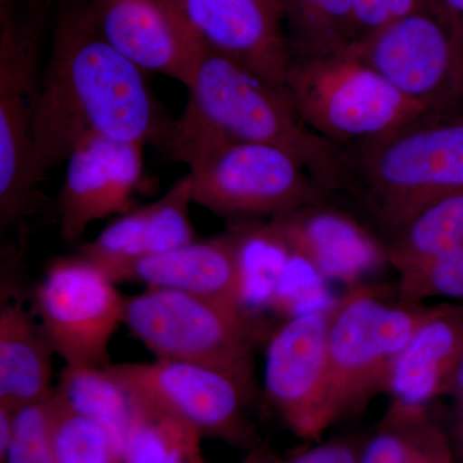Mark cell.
I'll use <instances>...</instances> for the list:
<instances>
[{
  "mask_svg": "<svg viewBox=\"0 0 463 463\" xmlns=\"http://www.w3.org/2000/svg\"><path fill=\"white\" fill-rule=\"evenodd\" d=\"M52 23L33 123L39 183L87 137L161 145L172 121L158 109L142 70L106 38L93 0H52Z\"/></svg>",
  "mask_w": 463,
  "mask_h": 463,
  "instance_id": "cell-1",
  "label": "cell"
},
{
  "mask_svg": "<svg viewBox=\"0 0 463 463\" xmlns=\"http://www.w3.org/2000/svg\"><path fill=\"white\" fill-rule=\"evenodd\" d=\"M53 346L16 291L2 292L0 404L12 410L41 403L53 392Z\"/></svg>",
  "mask_w": 463,
  "mask_h": 463,
  "instance_id": "cell-20",
  "label": "cell"
},
{
  "mask_svg": "<svg viewBox=\"0 0 463 463\" xmlns=\"http://www.w3.org/2000/svg\"><path fill=\"white\" fill-rule=\"evenodd\" d=\"M397 291L399 297L416 303L441 298L463 304V248L398 274Z\"/></svg>",
  "mask_w": 463,
  "mask_h": 463,
  "instance_id": "cell-27",
  "label": "cell"
},
{
  "mask_svg": "<svg viewBox=\"0 0 463 463\" xmlns=\"http://www.w3.org/2000/svg\"><path fill=\"white\" fill-rule=\"evenodd\" d=\"M429 0H356L354 43L381 26L413 14Z\"/></svg>",
  "mask_w": 463,
  "mask_h": 463,
  "instance_id": "cell-30",
  "label": "cell"
},
{
  "mask_svg": "<svg viewBox=\"0 0 463 463\" xmlns=\"http://www.w3.org/2000/svg\"><path fill=\"white\" fill-rule=\"evenodd\" d=\"M463 51V0H429Z\"/></svg>",
  "mask_w": 463,
  "mask_h": 463,
  "instance_id": "cell-32",
  "label": "cell"
},
{
  "mask_svg": "<svg viewBox=\"0 0 463 463\" xmlns=\"http://www.w3.org/2000/svg\"><path fill=\"white\" fill-rule=\"evenodd\" d=\"M349 194L389 239L435 201L463 194V116L425 115L344 147Z\"/></svg>",
  "mask_w": 463,
  "mask_h": 463,
  "instance_id": "cell-3",
  "label": "cell"
},
{
  "mask_svg": "<svg viewBox=\"0 0 463 463\" xmlns=\"http://www.w3.org/2000/svg\"><path fill=\"white\" fill-rule=\"evenodd\" d=\"M359 463H455L447 432L430 410L388 407L376 430L364 440Z\"/></svg>",
  "mask_w": 463,
  "mask_h": 463,
  "instance_id": "cell-23",
  "label": "cell"
},
{
  "mask_svg": "<svg viewBox=\"0 0 463 463\" xmlns=\"http://www.w3.org/2000/svg\"><path fill=\"white\" fill-rule=\"evenodd\" d=\"M364 439L337 437L310 443L297 452L282 455L261 440L245 453L243 463H359Z\"/></svg>",
  "mask_w": 463,
  "mask_h": 463,
  "instance_id": "cell-29",
  "label": "cell"
},
{
  "mask_svg": "<svg viewBox=\"0 0 463 463\" xmlns=\"http://www.w3.org/2000/svg\"><path fill=\"white\" fill-rule=\"evenodd\" d=\"M50 398L16 411L14 437L0 463H57L52 447Z\"/></svg>",
  "mask_w": 463,
  "mask_h": 463,
  "instance_id": "cell-28",
  "label": "cell"
},
{
  "mask_svg": "<svg viewBox=\"0 0 463 463\" xmlns=\"http://www.w3.org/2000/svg\"><path fill=\"white\" fill-rule=\"evenodd\" d=\"M428 307L362 282L347 288L330 310L326 412L330 428L364 412L390 377Z\"/></svg>",
  "mask_w": 463,
  "mask_h": 463,
  "instance_id": "cell-5",
  "label": "cell"
},
{
  "mask_svg": "<svg viewBox=\"0 0 463 463\" xmlns=\"http://www.w3.org/2000/svg\"><path fill=\"white\" fill-rule=\"evenodd\" d=\"M349 48L429 114H453L461 102L463 51L430 2L362 36Z\"/></svg>",
  "mask_w": 463,
  "mask_h": 463,
  "instance_id": "cell-9",
  "label": "cell"
},
{
  "mask_svg": "<svg viewBox=\"0 0 463 463\" xmlns=\"http://www.w3.org/2000/svg\"><path fill=\"white\" fill-rule=\"evenodd\" d=\"M292 251L325 279L347 288L388 264L386 246L364 222L328 199L315 201L270 219Z\"/></svg>",
  "mask_w": 463,
  "mask_h": 463,
  "instance_id": "cell-14",
  "label": "cell"
},
{
  "mask_svg": "<svg viewBox=\"0 0 463 463\" xmlns=\"http://www.w3.org/2000/svg\"><path fill=\"white\" fill-rule=\"evenodd\" d=\"M188 102L161 146L190 166L231 143H263L288 152L331 194L345 188L344 147L303 120L285 85L272 83L205 43L187 87Z\"/></svg>",
  "mask_w": 463,
  "mask_h": 463,
  "instance_id": "cell-2",
  "label": "cell"
},
{
  "mask_svg": "<svg viewBox=\"0 0 463 463\" xmlns=\"http://www.w3.org/2000/svg\"><path fill=\"white\" fill-rule=\"evenodd\" d=\"M331 307L289 317L268 337L264 397L291 434L321 441L330 428L326 412Z\"/></svg>",
  "mask_w": 463,
  "mask_h": 463,
  "instance_id": "cell-12",
  "label": "cell"
},
{
  "mask_svg": "<svg viewBox=\"0 0 463 463\" xmlns=\"http://www.w3.org/2000/svg\"><path fill=\"white\" fill-rule=\"evenodd\" d=\"M449 395H452L455 405H463V352L458 367L456 370L455 380H453Z\"/></svg>",
  "mask_w": 463,
  "mask_h": 463,
  "instance_id": "cell-34",
  "label": "cell"
},
{
  "mask_svg": "<svg viewBox=\"0 0 463 463\" xmlns=\"http://www.w3.org/2000/svg\"><path fill=\"white\" fill-rule=\"evenodd\" d=\"M143 147L105 136L83 139L66 161L58 194L61 239L83 240L94 222L123 215L134 207V194L143 178Z\"/></svg>",
  "mask_w": 463,
  "mask_h": 463,
  "instance_id": "cell-13",
  "label": "cell"
},
{
  "mask_svg": "<svg viewBox=\"0 0 463 463\" xmlns=\"http://www.w3.org/2000/svg\"><path fill=\"white\" fill-rule=\"evenodd\" d=\"M5 0H0V5H3V3H5Z\"/></svg>",
  "mask_w": 463,
  "mask_h": 463,
  "instance_id": "cell-35",
  "label": "cell"
},
{
  "mask_svg": "<svg viewBox=\"0 0 463 463\" xmlns=\"http://www.w3.org/2000/svg\"><path fill=\"white\" fill-rule=\"evenodd\" d=\"M124 306L118 283L81 255L53 259L32 295L33 315L70 365L112 364L109 345L124 325Z\"/></svg>",
  "mask_w": 463,
  "mask_h": 463,
  "instance_id": "cell-10",
  "label": "cell"
},
{
  "mask_svg": "<svg viewBox=\"0 0 463 463\" xmlns=\"http://www.w3.org/2000/svg\"><path fill=\"white\" fill-rule=\"evenodd\" d=\"M51 439L57 463H124L123 446L105 426L67 410L53 398Z\"/></svg>",
  "mask_w": 463,
  "mask_h": 463,
  "instance_id": "cell-26",
  "label": "cell"
},
{
  "mask_svg": "<svg viewBox=\"0 0 463 463\" xmlns=\"http://www.w3.org/2000/svg\"><path fill=\"white\" fill-rule=\"evenodd\" d=\"M192 200L233 224L268 221L330 199L288 152L263 143H231L190 165Z\"/></svg>",
  "mask_w": 463,
  "mask_h": 463,
  "instance_id": "cell-8",
  "label": "cell"
},
{
  "mask_svg": "<svg viewBox=\"0 0 463 463\" xmlns=\"http://www.w3.org/2000/svg\"><path fill=\"white\" fill-rule=\"evenodd\" d=\"M157 3L172 21L174 27L181 36L183 44L190 52L191 56L199 61V57L205 48V43L191 25L190 17H188V0H157Z\"/></svg>",
  "mask_w": 463,
  "mask_h": 463,
  "instance_id": "cell-31",
  "label": "cell"
},
{
  "mask_svg": "<svg viewBox=\"0 0 463 463\" xmlns=\"http://www.w3.org/2000/svg\"><path fill=\"white\" fill-rule=\"evenodd\" d=\"M108 368L125 388L190 423L205 439L245 453L261 441L250 413L257 401L230 374L167 359Z\"/></svg>",
  "mask_w": 463,
  "mask_h": 463,
  "instance_id": "cell-11",
  "label": "cell"
},
{
  "mask_svg": "<svg viewBox=\"0 0 463 463\" xmlns=\"http://www.w3.org/2000/svg\"><path fill=\"white\" fill-rule=\"evenodd\" d=\"M52 398L67 410L108 428L123 446L136 399L108 367L65 364Z\"/></svg>",
  "mask_w": 463,
  "mask_h": 463,
  "instance_id": "cell-24",
  "label": "cell"
},
{
  "mask_svg": "<svg viewBox=\"0 0 463 463\" xmlns=\"http://www.w3.org/2000/svg\"><path fill=\"white\" fill-rule=\"evenodd\" d=\"M190 174L174 183L164 196L118 215L79 255L103 270L115 283L132 282L143 259L164 254L197 240L191 218Z\"/></svg>",
  "mask_w": 463,
  "mask_h": 463,
  "instance_id": "cell-16",
  "label": "cell"
},
{
  "mask_svg": "<svg viewBox=\"0 0 463 463\" xmlns=\"http://www.w3.org/2000/svg\"><path fill=\"white\" fill-rule=\"evenodd\" d=\"M124 326L155 359L215 368L258 401L255 347L261 330L239 310L176 289L146 288L125 297Z\"/></svg>",
  "mask_w": 463,
  "mask_h": 463,
  "instance_id": "cell-6",
  "label": "cell"
},
{
  "mask_svg": "<svg viewBox=\"0 0 463 463\" xmlns=\"http://www.w3.org/2000/svg\"><path fill=\"white\" fill-rule=\"evenodd\" d=\"M463 352V304L428 307L390 377L389 407L426 411L449 394Z\"/></svg>",
  "mask_w": 463,
  "mask_h": 463,
  "instance_id": "cell-17",
  "label": "cell"
},
{
  "mask_svg": "<svg viewBox=\"0 0 463 463\" xmlns=\"http://www.w3.org/2000/svg\"><path fill=\"white\" fill-rule=\"evenodd\" d=\"M449 438L455 463H463V405H455V421Z\"/></svg>",
  "mask_w": 463,
  "mask_h": 463,
  "instance_id": "cell-33",
  "label": "cell"
},
{
  "mask_svg": "<svg viewBox=\"0 0 463 463\" xmlns=\"http://www.w3.org/2000/svg\"><path fill=\"white\" fill-rule=\"evenodd\" d=\"M52 0L0 5V232L16 231L43 207L33 166V123Z\"/></svg>",
  "mask_w": 463,
  "mask_h": 463,
  "instance_id": "cell-4",
  "label": "cell"
},
{
  "mask_svg": "<svg viewBox=\"0 0 463 463\" xmlns=\"http://www.w3.org/2000/svg\"><path fill=\"white\" fill-rule=\"evenodd\" d=\"M93 7L108 41L130 62L191 84L197 61L157 0H93Z\"/></svg>",
  "mask_w": 463,
  "mask_h": 463,
  "instance_id": "cell-19",
  "label": "cell"
},
{
  "mask_svg": "<svg viewBox=\"0 0 463 463\" xmlns=\"http://www.w3.org/2000/svg\"><path fill=\"white\" fill-rule=\"evenodd\" d=\"M133 394L132 421L123 439L124 463H218L207 458L205 438L194 426Z\"/></svg>",
  "mask_w": 463,
  "mask_h": 463,
  "instance_id": "cell-21",
  "label": "cell"
},
{
  "mask_svg": "<svg viewBox=\"0 0 463 463\" xmlns=\"http://www.w3.org/2000/svg\"><path fill=\"white\" fill-rule=\"evenodd\" d=\"M285 88L303 120L341 147L432 115L402 96L349 47L316 56L292 54Z\"/></svg>",
  "mask_w": 463,
  "mask_h": 463,
  "instance_id": "cell-7",
  "label": "cell"
},
{
  "mask_svg": "<svg viewBox=\"0 0 463 463\" xmlns=\"http://www.w3.org/2000/svg\"><path fill=\"white\" fill-rule=\"evenodd\" d=\"M388 264L410 272L463 248V194L435 201L383 241Z\"/></svg>",
  "mask_w": 463,
  "mask_h": 463,
  "instance_id": "cell-22",
  "label": "cell"
},
{
  "mask_svg": "<svg viewBox=\"0 0 463 463\" xmlns=\"http://www.w3.org/2000/svg\"><path fill=\"white\" fill-rule=\"evenodd\" d=\"M134 281L146 288L176 289L209 298L245 315L241 301L236 225L212 239L196 240L164 254L143 259L134 268Z\"/></svg>",
  "mask_w": 463,
  "mask_h": 463,
  "instance_id": "cell-18",
  "label": "cell"
},
{
  "mask_svg": "<svg viewBox=\"0 0 463 463\" xmlns=\"http://www.w3.org/2000/svg\"><path fill=\"white\" fill-rule=\"evenodd\" d=\"M356 0H286V27L292 54L316 56L354 41Z\"/></svg>",
  "mask_w": 463,
  "mask_h": 463,
  "instance_id": "cell-25",
  "label": "cell"
},
{
  "mask_svg": "<svg viewBox=\"0 0 463 463\" xmlns=\"http://www.w3.org/2000/svg\"><path fill=\"white\" fill-rule=\"evenodd\" d=\"M188 17L209 47L285 85L292 58L286 0H188Z\"/></svg>",
  "mask_w": 463,
  "mask_h": 463,
  "instance_id": "cell-15",
  "label": "cell"
}]
</instances>
